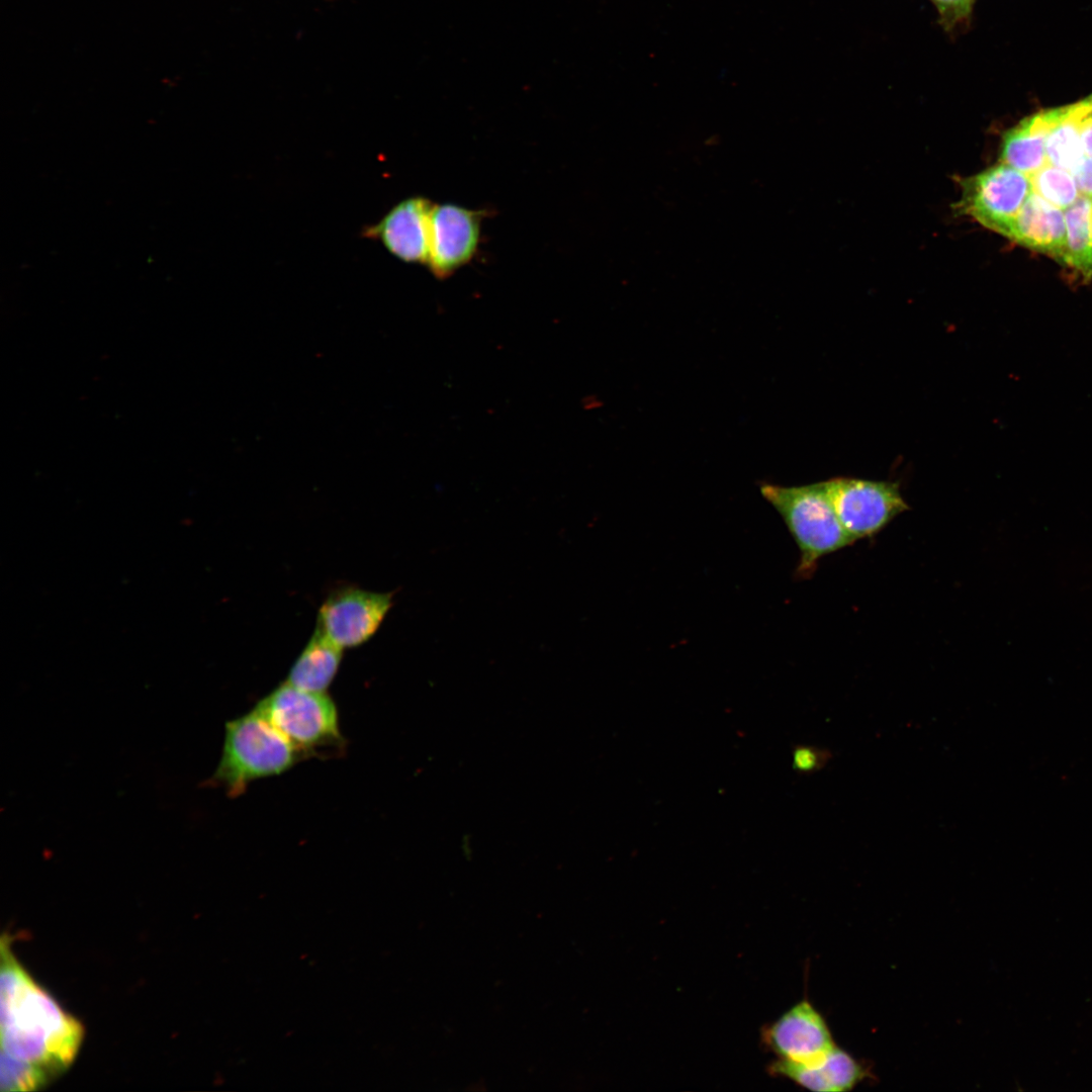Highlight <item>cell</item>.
<instances>
[{"mask_svg": "<svg viewBox=\"0 0 1092 1092\" xmlns=\"http://www.w3.org/2000/svg\"><path fill=\"white\" fill-rule=\"evenodd\" d=\"M761 1035L763 1043L779 1060L799 1064L815 1062L835 1046L826 1020L806 1000L763 1028Z\"/></svg>", "mask_w": 1092, "mask_h": 1092, "instance_id": "9", "label": "cell"}, {"mask_svg": "<svg viewBox=\"0 0 1092 1092\" xmlns=\"http://www.w3.org/2000/svg\"><path fill=\"white\" fill-rule=\"evenodd\" d=\"M433 204L424 197H411L395 205L377 223L365 231L396 258L410 263H428L430 215Z\"/></svg>", "mask_w": 1092, "mask_h": 1092, "instance_id": "10", "label": "cell"}, {"mask_svg": "<svg viewBox=\"0 0 1092 1092\" xmlns=\"http://www.w3.org/2000/svg\"><path fill=\"white\" fill-rule=\"evenodd\" d=\"M947 26L963 22L970 14L973 0H932Z\"/></svg>", "mask_w": 1092, "mask_h": 1092, "instance_id": "20", "label": "cell"}, {"mask_svg": "<svg viewBox=\"0 0 1092 1092\" xmlns=\"http://www.w3.org/2000/svg\"><path fill=\"white\" fill-rule=\"evenodd\" d=\"M1073 177L1080 195L1092 198V157L1085 156Z\"/></svg>", "mask_w": 1092, "mask_h": 1092, "instance_id": "21", "label": "cell"}, {"mask_svg": "<svg viewBox=\"0 0 1092 1092\" xmlns=\"http://www.w3.org/2000/svg\"><path fill=\"white\" fill-rule=\"evenodd\" d=\"M1008 239L1064 265L1065 212L1032 191L1013 220Z\"/></svg>", "mask_w": 1092, "mask_h": 1092, "instance_id": "11", "label": "cell"}, {"mask_svg": "<svg viewBox=\"0 0 1092 1092\" xmlns=\"http://www.w3.org/2000/svg\"><path fill=\"white\" fill-rule=\"evenodd\" d=\"M769 1072L816 1092L848 1091L868 1076L860 1062L836 1045L824 1057L809 1064L778 1060L769 1066Z\"/></svg>", "mask_w": 1092, "mask_h": 1092, "instance_id": "12", "label": "cell"}, {"mask_svg": "<svg viewBox=\"0 0 1092 1092\" xmlns=\"http://www.w3.org/2000/svg\"><path fill=\"white\" fill-rule=\"evenodd\" d=\"M1091 230H1092V213H1091Z\"/></svg>", "mask_w": 1092, "mask_h": 1092, "instance_id": "23", "label": "cell"}, {"mask_svg": "<svg viewBox=\"0 0 1092 1092\" xmlns=\"http://www.w3.org/2000/svg\"><path fill=\"white\" fill-rule=\"evenodd\" d=\"M342 651L317 628L293 662L286 682L309 692L326 693L335 678Z\"/></svg>", "mask_w": 1092, "mask_h": 1092, "instance_id": "15", "label": "cell"}, {"mask_svg": "<svg viewBox=\"0 0 1092 1092\" xmlns=\"http://www.w3.org/2000/svg\"><path fill=\"white\" fill-rule=\"evenodd\" d=\"M1 1053L29 1063L51 1080L64 1073L81 1046L84 1028L65 1012L14 957L1 937Z\"/></svg>", "mask_w": 1092, "mask_h": 1092, "instance_id": "1", "label": "cell"}, {"mask_svg": "<svg viewBox=\"0 0 1092 1092\" xmlns=\"http://www.w3.org/2000/svg\"><path fill=\"white\" fill-rule=\"evenodd\" d=\"M392 604L393 593L340 587L322 604L315 628L341 649L358 647L374 636Z\"/></svg>", "mask_w": 1092, "mask_h": 1092, "instance_id": "7", "label": "cell"}, {"mask_svg": "<svg viewBox=\"0 0 1092 1092\" xmlns=\"http://www.w3.org/2000/svg\"><path fill=\"white\" fill-rule=\"evenodd\" d=\"M954 212L1008 238L1017 213L1032 192L1029 176L1000 162L960 179Z\"/></svg>", "mask_w": 1092, "mask_h": 1092, "instance_id": "5", "label": "cell"}, {"mask_svg": "<svg viewBox=\"0 0 1092 1092\" xmlns=\"http://www.w3.org/2000/svg\"><path fill=\"white\" fill-rule=\"evenodd\" d=\"M760 491L798 546L800 578L813 574L822 557L854 543L834 513L824 481L799 486L764 483Z\"/></svg>", "mask_w": 1092, "mask_h": 1092, "instance_id": "3", "label": "cell"}, {"mask_svg": "<svg viewBox=\"0 0 1092 1092\" xmlns=\"http://www.w3.org/2000/svg\"><path fill=\"white\" fill-rule=\"evenodd\" d=\"M303 754L256 708L225 724L218 765L210 784L233 797L253 781L290 769Z\"/></svg>", "mask_w": 1092, "mask_h": 1092, "instance_id": "2", "label": "cell"}, {"mask_svg": "<svg viewBox=\"0 0 1092 1092\" xmlns=\"http://www.w3.org/2000/svg\"><path fill=\"white\" fill-rule=\"evenodd\" d=\"M0 1084L2 1092L32 1091L51 1079L33 1065L1 1053Z\"/></svg>", "mask_w": 1092, "mask_h": 1092, "instance_id": "18", "label": "cell"}, {"mask_svg": "<svg viewBox=\"0 0 1092 1092\" xmlns=\"http://www.w3.org/2000/svg\"><path fill=\"white\" fill-rule=\"evenodd\" d=\"M1029 178L1033 192L1063 210L1081 196L1073 175L1053 165L1046 164Z\"/></svg>", "mask_w": 1092, "mask_h": 1092, "instance_id": "17", "label": "cell"}, {"mask_svg": "<svg viewBox=\"0 0 1092 1092\" xmlns=\"http://www.w3.org/2000/svg\"><path fill=\"white\" fill-rule=\"evenodd\" d=\"M1092 109V95L1085 99L1051 110V122L1045 139L1048 164L1074 175L1085 158L1080 121Z\"/></svg>", "mask_w": 1092, "mask_h": 1092, "instance_id": "13", "label": "cell"}, {"mask_svg": "<svg viewBox=\"0 0 1092 1092\" xmlns=\"http://www.w3.org/2000/svg\"><path fill=\"white\" fill-rule=\"evenodd\" d=\"M1080 136L1085 155L1092 157V109L1080 121Z\"/></svg>", "mask_w": 1092, "mask_h": 1092, "instance_id": "22", "label": "cell"}, {"mask_svg": "<svg viewBox=\"0 0 1092 1092\" xmlns=\"http://www.w3.org/2000/svg\"><path fill=\"white\" fill-rule=\"evenodd\" d=\"M792 756L793 769L804 776L823 769L833 758V753L828 748L797 744L793 747Z\"/></svg>", "mask_w": 1092, "mask_h": 1092, "instance_id": "19", "label": "cell"}, {"mask_svg": "<svg viewBox=\"0 0 1092 1092\" xmlns=\"http://www.w3.org/2000/svg\"><path fill=\"white\" fill-rule=\"evenodd\" d=\"M1051 122V110H1043L1022 119L1002 136L1000 162L1030 176L1048 164L1045 139Z\"/></svg>", "mask_w": 1092, "mask_h": 1092, "instance_id": "14", "label": "cell"}, {"mask_svg": "<svg viewBox=\"0 0 1092 1092\" xmlns=\"http://www.w3.org/2000/svg\"><path fill=\"white\" fill-rule=\"evenodd\" d=\"M824 482L834 513L853 542L874 537L909 509L897 482L852 477Z\"/></svg>", "mask_w": 1092, "mask_h": 1092, "instance_id": "6", "label": "cell"}, {"mask_svg": "<svg viewBox=\"0 0 1092 1092\" xmlns=\"http://www.w3.org/2000/svg\"><path fill=\"white\" fill-rule=\"evenodd\" d=\"M482 214L455 204L433 205L427 264L435 276L445 278L473 258Z\"/></svg>", "mask_w": 1092, "mask_h": 1092, "instance_id": "8", "label": "cell"}, {"mask_svg": "<svg viewBox=\"0 0 1092 1092\" xmlns=\"http://www.w3.org/2000/svg\"><path fill=\"white\" fill-rule=\"evenodd\" d=\"M1066 222V258L1064 265L1073 268L1084 282L1092 278V198L1080 196L1064 210Z\"/></svg>", "mask_w": 1092, "mask_h": 1092, "instance_id": "16", "label": "cell"}, {"mask_svg": "<svg viewBox=\"0 0 1092 1092\" xmlns=\"http://www.w3.org/2000/svg\"><path fill=\"white\" fill-rule=\"evenodd\" d=\"M255 708L302 754L307 756L343 741L338 710L326 693L309 692L282 682Z\"/></svg>", "mask_w": 1092, "mask_h": 1092, "instance_id": "4", "label": "cell"}]
</instances>
